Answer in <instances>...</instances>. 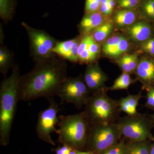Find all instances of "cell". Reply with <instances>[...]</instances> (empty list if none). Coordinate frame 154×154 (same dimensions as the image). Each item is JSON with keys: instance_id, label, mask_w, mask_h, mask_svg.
I'll return each instance as SVG.
<instances>
[{"instance_id": "4fadbf2b", "label": "cell", "mask_w": 154, "mask_h": 154, "mask_svg": "<svg viewBox=\"0 0 154 154\" xmlns=\"http://www.w3.org/2000/svg\"><path fill=\"white\" fill-rule=\"evenodd\" d=\"M104 17L105 16L99 11L86 14L79 25L80 31L83 36L91 35L95 29L105 22Z\"/></svg>"}, {"instance_id": "1f68e13d", "label": "cell", "mask_w": 154, "mask_h": 154, "mask_svg": "<svg viewBox=\"0 0 154 154\" xmlns=\"http://www.w3.org/2000/svg\"><path fill=\"white\" fill-rule=\"evenodd\" d=\"M99 12L105 16H108L111 14L112 11L110 8L108 4H101Z\"/></svg>"}, {"instance_id": "9c48e42d", "label": "cell", "mask_w": 154, "mask_h": 154, "mask_svg": "<svg viewBox=\"0 0 154 154\" xmlns=\"http://www.w3.org/2000/svg\"><path fill=\"white\" fill-rule=\"evenodd\" d=\"M49 101L48 107L38 113L36 131L41 139L54 145L55 144L51 139V134L57 131L55 126L59 121V116L58 114L60 109L54 98L49 99Z\"/></svg>"}, {"instance_id": "52a82bcc", "label": "cell", "mask_w": 154, "mask_h": 154, "mask_svg": "<svg viewBox=\"0 0 154 154\" xmlns=\"http://www.w3.org/2000/svg\"><path fill=\"white\" fill-rule=\"evenodd\" d=\"M27 31L30 43V52L34 61L43 60L54 55L53 50L57 41L44 30L22 23Z\"/></svg>"}, {"instance_id": "8992f818", "label": "cell", "mask_w": 154, "mask_h": 154, "mask_svg": "<svg viewBox=\"0 0 154 154\" xmlns=\"http://www.w3.org/2000/svg\"><path fill=\"white\" fill-rule=\"evenodd\" d=\"M122 137L116 122L90 125L86 146L88 151L100 154L117 143Z\"/></svg>"}, {"instance_id": "f1b7e54d", "label": "cell", "mask_w": 154, "mask_h": 154, "mask_svg": "<svg viewBox=\"0 0 154 154\" xmlns=\"http://www.w3.org/2000/svg\"><path fill=\"white\" fill-rule=\"evenodd\" d=\"M125 56L127 61L131 68L133 72H135L139 63L138 62L137 54H133Z\"/></svg>"}, {"instance_id": "e575fe53", "label": "cell", "mask_w": 154, "mask_h": 154, "mask_svg": "<svg viewBox=\"0 0 154 154\" xmlns=\"http://www.w3.org/2000/svg\"><path fill=\"white\" fill-rule=\"evenodd\" d=\"M96 2H100V0H86L85 5Z\"/></svg>"}, {"instance_id": "83f0119b", "label": "cell", "mask_w": 154, "mask_h": 154, "mask_svg": "<svg viewBox=\"0 0 154 154\" xmlns=\"http://www.w3.org/2000/svg\"><path fill=\"white\" fill-rule=\"evenodd\" d=\"M144 51L152 55H154V38H150L144 42L141 46Z\"/></svg>"}, {"instance_id": "836d02e7", "label": "cell", "mask_w": 154, "mask_h": 154, "mask_svg": "<svg viewBox=\"0 0 154 154\" xmlns=\"http://www.w3.org/2000/svg\"><path fill=\"white\" fill-rule=\"evenodd\" d=\"M78 154H95L94 152L91 151H82L78 150Z\"/></svg>"}, {"instance_id": "e0dca14e", "label": "cell", "mask_w": 154, "mask_h": 154, "mask_svg": "<svg viewBox=\"0 0 154 154\" xmlns=\"http://www.w3.org/2000/svg\"><path fill=\"white\" fill-rule=\"evenodd\" d=\"M152 142L150 140L140 141L127 140L128 154H150Z\"/></svg>"}, {"instance_id": "d6986e66", "label": "cell", "mask_w": 154, "mask_h": 154, "mask_svg": "<svg viewBox=\"0 0 154 154\" xmlns=\"http://www.w3.org/2000/svg\"><path fill=\"white\" fill-rule=\"evenodd\" d=\"M13 55L11 51L5 46L0 48V71L6 77L10 68H12Z\"/></svg>"}, {"instance_id": "5bb4252c", "label": "cell", "mask_w": 154, "mask_h": 154, "mask_svg": "<svg viewBox=\"0 0 154 154\" xmlns=\"http://www.w3.org/2000/svg\"><path fill=\"white\" fill-rule=\"evenodd\" d=\"M151 28L147 23L139 22L131 25L128 34L131 39L137 42H144L151 36Z\"/></svg>"}, {"instance_id": "7c38bea8", "label": "cell", "mask_w": 154, "mask_h": 154, "mask_svg": "<svg viewBox=\"0 0 154 154\" xmlns=\"http://www.w3.org/2000/svg\"><path fill=\"white\" fill-rule=\"evenodd\" d=\"M138 79L145 85L146 89L154 85V62L143 59L138 63L136 70Z\"/></svg>"}, {"instance_id": "d4e9b609", "label": "cell", "mask_w": 154, "mask_h": 154, "mask_svg": "<svg viewBox=\"0 0 154 154\" xmlns=\"http://www.w3.org/2000/svg\"><path fill=\"white\" fill-rule=\"evenodd\" d=\"M129 47V43L125 37L123 36L117 45L112 57H118L126 52Z\"/></svg>"}, {"instance_id": "4dcf8cb0", "label": "cell", "mask_w": 154, "mask_h": 154, "mask_svg": "<svg viewBox=\"0 0 154 154\" xmlns=\"http://www.w3.org/2000/svg\"><path fill=\"white\" fill-rule=\"evenodd\" d=\"M72 147L67 145L63 144L62 146L59 147L56 149L55 152L56 154H69L71 150Z\"/></svg>"}, {"instance_id": "d6a6232c", "label": "cell", "mask_w": 154, "mask_h": 154, "mask_svg": "<svg viewBox=\"0 0 154 154\" xmlns=\"http://www.w3.org/2000/svg\"><path fill=\"white\" fill-rule=\"evenodd\" d=\"M108 5L111 10L113 11V9L115 8L116 5V0H108V3H107Z\"/></svg>"}, {"instance_id": "cb8c5ba5", "label": "cell", "mask_w": 154, "mask_h": 154, "mask_svg": "<svg viewBox=\"0 0 154 154\" xmlns=\"http://www.w3.org/2000/svg\"><path fill=\"white\" fill-rule=\"evenodd\" d=\"M100 154H128L127 141L124 138L122 139V138L117 143Z\"/></svg>"}, {"instance_id": "74e56055", "label": "cell", "mask_w": 154, "mask_h": 154, "mask_svg": "<svg viewBox=\"0 0 154 154\" xmlns=\"http://www.w3.org/2000/svg\"><path fill=\"white\" fill-rule=\"evenodd\" d=\"M152 121L153 122V124L154 125V114L153 115H152Z\"/></svg>"}, {"instance_id": "277c9868", "label": "cell", "mask_w": 154, "mask_h": 154, "mask_svg": "<svg viewBox=\"0 0 154 154\" xmlns=\"http://www.w3.org/2000/svg\"><path fill=\"white\" fill-rule=\"evenodd\" d=\"M56 133L63 144L78 150L86 146L90 125L84 112L69 115H60Z\"/></svg>"}, {"instance_id": "30bf717a", "label": "cell", "mask_w": 154, "mask_h": 154, "mask_svg": "<svg viewBox=\"0 0 154 154\" xmlns=\"http://www.w3.org/2000/svg\"><path fill=\"white\" fill-rule=\"evenodd\" d=\"M84 81L91 94L104 88L107 77L97 64L90 63L85 71Z\"/></svg>"}, {"instance_id": "44dd1931", "label": "cell", "mask_w": 154, "mask_h": 154, "mask_svg": "<svg viewBox=\"0 0 154 154\" xmlns=\"http://www.w3.org/2000/svg\"><path fill=\"white\" fill-rule=\"evenodd\" d=\"M134 82V80L131 79L129 74L123 72L115 80L114 84L110 88V90L112 91L119 90H127Z\"/></svg>"}, {"instance_id": "484cf974", "label": "cell", "mask_w": 154, "mask_h": 154, "mask_svg": "<svg viewBox=\"0 0 154 154\" xmlns=\"http://www.w3.org/2000/svg\"><path fill=\"white\" fill-rule=\"evenodd\" d=\"M141 0H118L117 3L121 8L133 10L139 5Z\"/></svg>"}, {"instance_id": "8d00e7d4", "label": "cell", "mask_w": 154, "mask_h": 154, "mask_svg": "<svg viewBox=\"0 0 154 154\" xmlns=\"http://www.w3.org/2000/svg\"><path fill=\"white\" fill-rule=\"evenodd\" d=\"M150 154H154V141L152 143Z\"/></svg>"}, {"instance_id": "7a4b0ae2", "label": "cell", "mask_w": 154, "mask_h": 154, "mask_svg": "<svg viewBox=\"0 0 154 154\" xmlns=\"http://www.w3.org/2000/svg\"><path fill=\"white\" fill-rule=\"evenodd\" d=\"M19 66H13L11 75L5 78L0 88V140L5 146L9 142L10 134L19 101L18 89L20 77Z\"/></svg>"}, {"instance_id": "8fae6325", "label": "cell", "mask_w": 154, "mask_h": 154, "mask_svg": "<svg viewBox=\"0 0 154 154\" xmlns=\"http://www.w3.org/2000/svg\"><path fill=\"white\" fill-rule=\"evenodd\" d=\"M81 38L77 37L66 41H57L53 52L64 60L78 62V50Z\"/></svg>"}, {"instance_id": "ac0fdd59", "label": "cell", "mask_w": 154, "mask_h": 154, "mask_svg": "<svg viewBox=\"0 0 154 154\" xmlns=\"http://www.w3.org/2000/svg\"><path fill=\"white\" fill-rule=\"evenodd\" d=\"M17 4V0H0V17L5 23L12 19Z\"/></svg>"}, {"instance_id": "d590c367", "label": "cell", "mask_w": 154, "mask_h": 154, "mask_svg": "<svg viewBox=\"0 0 154 154\" xmlns=\"http://www.w3.org/2000/svg\"><path fill=\"white\" fill-rule=\"evenodd\" d=\"M69 154H78V149L75 148H72Z\"/></svg>"}, {"instance_id": "7402d4cb", "label": "cell", "mask_w": 154, "mask_h": 154, "mask_svg": "<svg viewBox=\"0 0 154 154\" xmlns=\"http://www.w3.org/2000/svg\"><path fill=\"white\" fill-rule=\"evenodd\" d=\"M123 36L117 35L112 36L107 39L103 45V52L108 56L112 57L116 48Z\"/></svg>"}, {"instance_id": "603a6c76", "label": "cell", "mask_w": 154, "mask_h": 154, "mask_svg": "<svg viewBox=\"0 0 154 154\" xmlns=\"http://www.w3.org/2000/svg\"><path fill=\"white\" fill-rule=\"evenodd\" d=\"M140 9L144 17L154 21V0H143L140 3Z\"/></svg>"}, {"instance_id": "f546056e", "label": "cell", "mask_w": 154, "mask_h": 154, "mask_svg": "<svg viewBox=\"0 0 154 154\" xmlns=\"http://www.w3.org/2000/svg\"><path fill=\"white\" fill-rule=\"evenodd\" d=\"M119 65L123 72L131 74L133 73L132 70L131 68L125 57V56L122 57L118 61Z\"/></svg>"}, {"instance_id": "9a60e30c", "label": "cell", "mask_w": 154, "mask_h": 154, "mask_svg": "<svg viewBox=\"0 0 154 154\" xmlns=\"http://www.w3.org/2000/svg\"><path fill=\"white\" fill-rule=\"evenodd\" d=\"M142 97L141 92H140L136 95H129L118 100L119 108L120 112H125L128 115L137 113V106Z\"/></svg>"}, {"instance_id": "5b68a950", "label": "cell", "mask_w": 154, "mask_h": 154, "mask_svg": "<svg viewBox=\"0 0 154 154\" xmlns=\"http://www.w3.org/2000/svg\"><path fill=\"white\" fill-rule=\"evenodd\" d=\"M122 137L130 141H154L152 129L154 125L144 114L137 113L119 119L116 122Z\"/></svg>"}, {"instance_id": "ba28073f", "label": "cell", "mask_w": 154, "mask_h": 154, "mask_svg": "<svg viewBox=\"0 0 154 154\" xmlns=\"http://www.w3.org/2000/svg\"><path fill=\"white\" fill-rule=\"evenodd\" d=\"M91 93L82 77L67 78L58 91L57 96L63 102L70 103L79 109L85 106Z\"/></svg>"}, {"instance_id": "4316f807", "label": "cell", "mask_w": 154, "mask_h": 154, "mask_svg": "<svg viewBox=\"0 0 154 154\" xmlns=\"http://www.w3.org/2000/svg\"><path fill=\"white\" fill-rule=\"evenodd\" d=\"M147 101L146 105L149 109L154 110V87L147 89Z\"/></svg>"}, {"instance_id": "2e32d148", "label": "cell", "mask_w": 154, "mask_h": 154, "mask_svg": "<svg viewBox=\"0 0 154 154\" xmlns=\"http://www.w3.org/2000/svg\"><path fill=\"white\" fill-rule=\"evenodd\" d=\"M137 17V12L133 9H124L116 13L114 16V21L118 26L125 27L133 25Z\"/></svg>"}, {"instance_id": "6da1fadb", "label": "cell", "mask_w": 154, "mask_h": 154, "mask_svg": "<svg viewBox=\"0 0 154 154\" xmlns=\"http://www.w3.org/2000/svg\"><path fill=\"white\" fill-rule=\"evenodd\" d=\"M65 61L54 54L46 59L34 61L32 70L20 77L19 101L28 102L40 98L49 99L57 96L59 89L68 78Z\"/></svg>"}, {"instance_id": "ffe728a7", "label": "cell", "mask_w": 154, "mask_h": 154, "mask_svg": "<svg viewBox=\"0 0 154 154\" xmlns=\"http://www.w3.org/2000/svg\"><path fill=\"white\" fill-rule=\"evenodd\" d=\"M113 27L112 22H104L92 32L91 36L97 43L102 42L110 35L113 30Z\"/></svg>"}, {"instance_id": "3957f363", "label": "cell", "mask_w": 154, "mask_h": 154, "mask_svg": "<svg viewBox=\"0 0 154 154\" xmlns=\"http://www.w3.org/2000/svg\"><path fill=\"white\" fill-rule=\"evenodd\" d=\"M83 112L92 126L117 122L120 111L118 101L107 96L103 88L91 94Z\"/></svg>"}]
</instances>
